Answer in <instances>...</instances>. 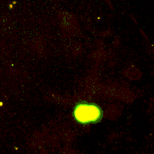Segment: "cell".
<instances>
[{
  "mask_svg": "<svg viewBox=\"0 0 154 154\" xmlns=\"http://www.w3.org/2000/svg\"><path fill=\"white\" fill-rule=\"evenodd\" d=\"M72 115L79 124L88 125L100 122L103 117V111L96 103L80 102L75 105Z\"/></svg>",
  "mask_w": 154,
  "mask_h": 154,
  "instance_id": "obj_1",
  "label": "cell"
},
{
  "mask_svg": "<svg viewBox=\"0 0 154 154\" xmlns=\"http://www.w3.org/2000/svg\"><path fill=\"white\" fill-rule=\"evenodd\" d=\"M2 103L1 102V103H0V105H2Z\"/></svg>",
  "mask_w": 154,
  "mask_h": 154,
  "instance_id": "obj_3",
  "label": "cell"
},
{
  "mask_svg": "<svg viewBox=\"0 0 154 154\" xmlns=\"http://www.w3.org/2000/svg\"><path fill=\"white\" fill-rule=\"evenodd\" d=\"M9 7H10V8H12V7H13V5H12V4H10V5H9Z\"/></svg>",
  "mask_w": 154,
  "mask_h": 154,
  "instance_id": "obj_2",
  "label": "cell"
}]
</instances>
